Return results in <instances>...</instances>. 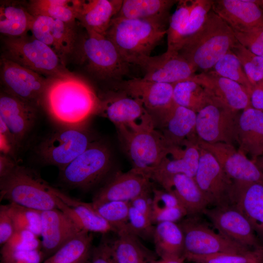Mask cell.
I'll list each match as a JSON object with an SVG mask.
<instances>
[{
    "label": "cell",
    "instance_id": "31",
    "mask_svg": "<svg viewBox=\"0 0 263 263\" xmlns=\"http://www.w3.org/2000/svg\"><path fill=\"white\" fill-rule=\"evenodd\" d=\"M178 1L123 0L119 12L114 17L148 20L168 27L170 9Z\"/></svg>",
    "mask_w": 263,
    "mask_h": 263
},
{
    "label": "cell",
    "instance_id": "40",
    "mask_svg": "<svg viewBox=\"0 0 263 263\" xmlns=\"http://www.w3.org/2000/svg\"><path fill=\"white\" fill-rule=\"evenodd\" d=\"M90 204L93 209L114 228L116 233L121 230L128 231L130 202L113 201Z\"/></svg>",
    "mask_w": 263,
    "mask_h": 263
},
{
    "label": "cell",
    "instance_id": "43",
    "mask_svg": "<svg viewBox=\"0 0 263 263\" xmlns=\"http://www.w3.org/2000/svg\"><path fill=\"white\" fill-rule=\"evenodd\" d=\"M9 212L15 230L30 231L41 236V211L13 203L9 204Z\"/></svg>",
    "mask_w": 263,
    "mask_h": 263
},
{
    "label": "cell",
    "instance_id": "55",
    "mask_svg": "<svg viewBox=\"0 0 263 263\" xmlns=\"http://www.w3.org/2000/svg\"><path fill=\"white\" fill-rule=\"evenodd\" d=\"M250 99L252 108L263 111V82L253 87L250 94Z\"/></svg>",
    "mask_w": 263,
    "mask_h": 263
},
{
    "label": "cell",
    "instance_id": "26",
    "mask_svg": "<svg viewBox=\"0 0 263 263\" xmlns=\"http://www.w3.org/2000/svg\"><path fill=\"white\" fill-rule=\"evenodd\" d=\"M233 202L263 239V184L233 181Z\"/></svg>",
    "mask_w": 263,
    "mask_h": 263
},
{
    "label": "cell",
    "instance_id": "15",
    "mask_svg": "<svg viewBox=\"0 0 263 263\" xmlns=\"http://www.w3.org/2000/svg\"><path fill=\"white\" fill-rule=\"evenodd\" d=\"M203 214L228 239L250 248L263 246L250 223L234 206L207 208Z\"/></svg>",
    "mask_w": 263,
    "mask_h": 263
},
{
    "label": "cell",
    "instance_id": "53",
    "mask_svg": "<svg viewBox=\"0 0 263 263\" xmlns=\"http://www.w3.org/2000/svg\"><path fill=\"white\" fill-rule=\"evenodd\" d=\"M91 263H117L110 242L103 240L93 248Z\"/></svg>",
    "mask_w": 263,
    "mask_h": 263
},
{
    "label": "cell",
    "instance_id": "32",
    "mask_svg": "<svg viewBox=\"0 0 263 263\" xmlns=\"http://www.w3.org/2000/svg\"><path fill=\"white\" fill-rule=\"evenodd\" d=\"M160 185L177 197L191 217L202 214L209 206L193 177L177 174Z\"/></svg>",
    "mask_w": 263,
    "mask_h": 263
},
{
    "label": "cell",
    "instance_id": "25",
    "mask_svg": "<svg viewBox=\"0 0 263 263\" xmlns=\"http://www.w3.org/2000/svg\"><path fill=\"white\" fill-rule=\"evenodd\" d=\"M212 10L235 31L263 27V11L253 0H213Z\"/></svg>",
    "mask_w": 263,
    "mask_h": 263
},
{
    "label": "cell",
    "instance_id": "27",
    "mask_svg": "<svg viewBox=\"0 0 263 263\" xmlns=\"http://www.w3.org/2000/svg\"><path fill=\"white\" fill-rule=\"evenodd\" d=\"M238 150L254 161L263 155V111L250 107L240 114L237 130Z\"/></svg>",
    "mask_w": 263,
    "mask_h": 263
},
{
    "label": "cell",
    "instance_id": "11",
    "mask_svg": "<svg viewBox=\"0 0 263 263\" xmlns=\"http://www.w3.org/2000/svg\"><path fill=\"white\" fill-rule=\"evenodd\" d=\"M178 225L184 236V258L192 255L242 253L253 248L216 233L194 217L184 219Z\"/></svg>",
    "mask_w": 263,
    "mask_h": 263
},
{
    "label": "cell",
    "instance_id": "37",
    "mask_svg": "<svg viewBox=\"0 0 263 263\" xmlns=\"http://www.w3.org/2000/svg\"><path fill=\"white\" fill-rule=\"evenodd\" d=\"M173 84V101L177 105L198 113L212 102L213 96L200 84L187 79Z\"/></svg>",
    "mask_w": 263,
    "mask_h": 263
},
{
    "label": "cell",
    "instance_id": "57",
    "mask_svg": "<svg viewBox=\"0 0 263 263\" xmlns=\"http://www.w3.org/2000/svg\"><path fill=\"white\" fill-rule=\"evenodd\" d=\"M184 258H167L154 260L150 263H185Z\"/></svg>",
    "mask_w": 263,
    "mask_h": 263
},
{
    "label": "cell",
    "instance_id": "52",
    "mask_svg": "<svg viewBox=\"0 0 263 263\" xmlns=\"http://www.w3.org/2000/svg\"><path fill=\"white\" fill-rule=\"evenodd\" d=\"M15 230L9 212V204L0 206V244L3 245L12 237Z\"/></svg>",
    "mask_w": 263,
    "mask_h": 263
},
{
    "label": "cell",
    "instance_id": "28",
    "mask_svg": "<svg viewBox=\"0 0 263 263\" xmlns=\"http://www.w3.org/2000/svg\"><path fill=\"white\" fill-rule=\"evenodd\" d=\"M123 0H82L76 20L86 32L105 36Z\"/></svg>",
    "mask_w": 263,
    "mask_h": 263
},
{
    "label": "cell",
    "instance_id": "5",
    "mask_svg": "<svg viewBox=\"0 0 263 263\" xmlns=\"http://www.w3.org/2000/svg\"><path fill=\"white\" fill-rule=\"evenodd\" d=\"M132 165V169L150 178L152 172L170 154L172 149L154 125L132 130H117Z\"/></svg>",
    "mask_w": 263,
    "mask_h": 263
},
{
    "label": "cell",
    "instance_id": "47",
    "mask_svg": "<svg viewBox=\"0 0 263 263\" xmlns=\"http://www.w3.org/2000/svg\"><path fill=\"white\" fill-rule=\"evenodd\" d=\"M154 227L150 218L130 204L127 225L129 232L138 237L152 239Z\"/></svg>",
    "mask_w": 263,
    "mask_h": 263
},
{
    "label": "cell",
    "instance_id": "46",
    "mask_svg": "<svg viewBox=\"0 0 263 263\" xmlns=\"http://www.w3.org/2000/svg\"><path fill=\"white\" fill-rule=\"evenodd\" d=\"M41 249V242L33 232L15 230L12 237L3 245L0 252Z\"/></svg>",
    "mask_w": 263,
    "mask_h": 263
},
{
    "label": "cell",
    "instance_id": "42",
    "mask_svg": "<svg viewBox=\"0 0 263 263\" xmlns=\"http://www.w3.org/2000/svg\"><path fill=\"white\" fill-rule=\"evenodd\" d=\"M212 70L219 75L241 84L250 94L254 86L249 79L240 60L231 50L216 63Z\"/></svg>",
    "mask_w": 263,
    "mask_h": 263
},
{
    "label": "cell",
    "instance_id": "4",
    "mask_svg": "<svg viewBox=\"0 0 263 263\" xmlns=\"http://www.w3.org/2000/svg\"><path fill=\"white\" fill-rule=\"evenodd\" d=\"M0 200L42 211L57 208V189L50 186L35 170L17 165L0 178Z\"/></svg>",
    "mask_w": 263,
    "mask_h": 263
},
{
    "label": "cell",
    "instance_id": "29",
    "mask_svg": "<svg viewBox=\"0 0 263 263\" xmlns=\"http://www.w3.org/2000/svg\"><path fill=\"white\" fill-rule=\"evenodd\" d=\"M56 204L58 209L85 231L103 234L109 232L116 233L114 228L93 209L90 203L77 200L59 190Z\"/></svg>",
    "mask_w": 263,
    "mask_h": 263
},
{
    "label": "cell",
    "instance_id": "7",
    "mask_svg": "<svg viewBox=\"0 0 263 263\" xmlns=\"http://www.w3.org/2000/svg\"><path fill=\"white\" fill-rule=\"evenodd\" d=\"M112 167V154L104 143L94 141L74 160L60 170L61 179L67 186L89 190L101 182Z\"/></svg>",
    "mask_w": 263,
    "mask_h": 263
},
{
    "label": "cell",
    "instance_id": "6",
    "mask_svg": "<svg viewBox=\"0 0 263 263\" xmlns=\"http://www.w3.org/2000/svg\"><path fill=\"white\" fill-rule=\"evenodd\" d=\"M1 56L41 75L51 76L68 71L51 47L32 36L5 37Z\"/></svg>",
    "mask_w": 263,
    "mask_h": 263
},
{
    "label": "cell",
    "instance_id": "1",
    "mask_svg": "<svg viewBox=\"0 0 263 263\" xmlns=\"http://www.w3.org/2000/svg\"><path fill=\"white\" fill-rule=\"evenodd\" d=\"M100 98L85 80L68 71L49 76L42 106L62 127H82L97 115Z\"/></svg>",
    "mask_w": 263,
    "mask_h": 263
},
{
    "label": "cell",
    "instance_id": "21",
    "mask_svg": "<svg viewBox=\"0 0 263 263\" xmlns=\"http://www.w3.org/2000/svg\"><path fill=\"white\" fill-rule=\"evenodd\" d=\"M151 180L146 176L131 169L118 172L109 178L93 197L92 203L108 201L130 202L152 190Z\"/></svg>",
    "mask_w": 263,
    "mask_h": 263
},
{
    "label": "cell",
    "instance_id": "48",
    "mask_svg": "<svg viewBox=\"0 0 263 263\" xmlns=\"http://www.w3.org/2000/svg\"><path fill=\"white\" fill-rule=\"evenodd\" d=\"M233 31L240 43L253 53L263 57V27L245 32Z\"/></svg>",
    "mask_w": 263,
    "mask_h": 263
},
{
    "label": "cell",
    "instance_id": "19",
    "mask_svg": "<svg viewBox=\"0 0 263 263\" xmlns=\"http://www.w3.org/2000/svg\"><path fill=\"white\" fill-rule=\"evenodd\" d=\"M135 65L142 69L143 78L169 84L187 79L197 70L178 53L167 51L159 56L144 57L137 61Z\"/></svg>",
    "mask_w": 263,
    "mask_h": 263
},
{
    "label": "cell",
    "instance_id": "59",
    "mask_svg": "<svg viewBox=\"0 0 263 263\" xmlns=\"http://www.w3.org/2000/svg\"><path fill=\"white\" fill-rule=\"evenodd\" d=\"M90 256V255L85 257L77 263H87Z\"/></svg>",
    "mask_w": 263,
    "mask_h": 263
},
{
    "label": "cell",
    "instance_id": "18",
    "mask_svg": "<svg viewBox=\"0 0 263 263\" xmlns=\"http://www.w3.org/2000/svg\"><path fill=\"white\" fill-rule=\"evenodd\" d=\"M35 18L30 30L32 36L51 47L65 65L76 47L75 23H66L43 15Z\"/></svg>",
    "mask_w": 263,
    "mask_h": 263
},
{
    "label": "cell",
    "instance_id": "34",
    "mask_svg": "<svg viewBox=\"0 0 263 263\" xmlns=\"http://www.w3.org/2000/svg\"><path fill=\"white\" fill-rule=\"evenodd\" d=\"M116 234V238L110 243L117 263H150L156 259L157 254L145 246L136 235L126 230Z\"/></svg>",
    "mask_w": 263,
    "mask_h": 263
},
{
    "label": "cell",
    "instance_id": "41",
    "mask_svg": "<svg viewBox=\"0 0 263 263\" xmlns=\"http://www.w3.org/2000/svg\"><path fill=\"white\" fill-rule=\"evenodd\" d=\"M185 259L194 263H263V246L242 253L192 255Z\"/></svg>",
    "mask_w": 263,
    "mask_h": 263
},
{
    "label": "cell",
    "instance_id": "16",
    "mask_svg": "<svg viewBox=\"0 0 263 263\" xmlns=\"http://www.w3.org/2000/svg\"><path fill=\"white\" fill-rule=\"evenodd\" d=\"M116 88L141 101L153 122L173 103L172 84L133 78L119 82Z\"/></svg>",
    "mask_w": 263,
    "mask_h": 263
},
{
    "label": "cell",
    "instance_id": "54",
    "mask_svg": "<svg viewBox=\"0 0 263 263\" xmlns=\"http://www.w3.org/2000/svg\"><path fill=\"white\" fill-rule=\"evenodd\" d=\"M130 204L150 218L152 210V197L150 196V192L138 196L130 202Z\"/></svg>",
    "mask_w": 263,
    "mask_h": 263
},
{
    "label": "cell",
    "instance_id": "20",
    "mask_svg": "<svg viewBox=\"0 0 263 263\" xmlns=\"http://www.w3.org/2000/svg\"><path fill=\"white\" fill-rule=\"evenodd\" d=\"M197 113L174 102L159 116L154 125L172 149L180 148L187 140H195Z\"/></svg>",
    "mask_w": 263,
    "mask_h": 263
},
{
    "label": "cell",
    "instance_id": "10",
    "mask_svg": "<svg viewBox=\"0 0 263 263\" xmlns=\"http://www.w3.org/2000/svg\"><path fill=\"white\" fill-rule=\"evenodd\" d=\"M81 49L87 67L97 77L119 79L128 72L129 64L105 36L86 32Z\"/></svg>",
    "mask_w": 263,
    "mask_h": 263
},
{
    "label": "cell",
    "instance_id": "14",
    "mask_svg": "<svg viewBox=\"0 0 263 263\" xmlns=\"http://www.w3.org/2000/svg\"><path fill=\"white\" fill-rule=\"evenodd\" d=\"M97 115L110 120L117 130H132L154 125L151 116L141 102L120 91L104 99L100 98Z\"/></svg>",
    "mask_w": 263,
    "mask_h": 263
},
{
    "label": "cell",
    "instance_id": "49",
    "mask_svg": "<svg viewBox=\"0 0 263 263\" xmlns=\"http://www.w3.org/2000/svg\"><path fill=\"white\" fill-rule=\"evenodd\" d=\"M1 263H41L44 257L41 249L0 252Z\"/></svg>",
    "mask_w": 263,
    "mask_h": 263
},
{
    "label": "cell",
    "instance_id": "56",
    "mask_svg": "<svg viewBox=\"0 0 263 263\" xmlns=\"http://www.w3.org/2000/svg\"><path fill=\"white\" fill-rule=\"evenodd\" d=\"M15 160L11 156L0 153V178L9 173L17 165Z\"/></svg>",
    "mask_w": 263,
    "mask_h": 263
},
{
    "label": "cell",
    "instance_id": "22",
    "mask_svg": "<svg viewBox=\"0 0 263 263\" xmlns=\"http://www.w3.org/2000/svg\"><path fill=\"white\" fill-rule=\"evenodd\" d=\"M41 250L45 260L71 239L85 231L58 208L41 211Z\"/></svg>",
    "mask_w": 263,
    "mask_h": 263
},
{
    "label": "cell",
    "instance_id": "36",
    "mask_svg": "<svg viewBox=\"0 0 263 263\" xmlns=\"http://www.w3.org/2000/svg\"><path fill=\"white\" fill-rule=\"evenodd\" d=\"M82 0H32L27 2L34 17L46 16L66 23H75Z\"/></svg>",
    "mask_w": 263,
    "mask_h": 263
},
{
    "label": "cell",
    "instance_id": "24",
    "mask_svg": "<svg viewBox=\"0 0 263 263\" xmlns=\"http://www.w3.org/2000/svg\"><path fill=\"white\" fill-rule=\"evenodd\" d=\"M188 79L201 85L214 97L234 110L252 107L250 94L244 87L212 70L194 74Z\"/></svg>",
    "mask_w": 263,
    "mask_h": 263
},
{
    "label": "cell",
    "instance_id": "17",
    "mask_svg": "<svg viewBox=\"0 0 263 263\" xmlns=\"http://www.w3.org/2000/svg\"><path fill=\"white\" fill-rule=\"evenodd\" d=\"M198 146L215 158L225 173L234 181L263 184V173L251 159L225 143H207L197 141Z\"/></svg>",
    "mask_w": 263,
    "mask_h": 263
},
{
    "label": "cell",
    "instance_id": "58",
    "mask_svg": "<svg viewBox=\"0 0 263 263\" xmlns=\"http://www.w3.org/2000/svg\"><path fill=\"white\" fill-rule=\"evenodd\" d=\"M254 162L263 173V156L257 159Z\"/></svg>",
    "mask_w": 263,
    "mask_h": 263
},
{
    "label": "cell",
    "instance_id": "13",
    "mask_svg": "<svg viewBox=\"0 0 263 263\" xmlns=\"http://www.w3.org/2000/svg\"><path fill=\"white\" fill-rule=\"evenodd\" d=\"M199 148L198 167L194 179L209 205L213 207L233 205V181L212 154Z\"/></svg>",
    "mask_w": 263,
    "mask_h": 263
},
{
    "label": "cell",
    "instance_id": "60",
    "mask_svg": "<svg viewBox=\"0 0 263 263\" xmlns=\"http://www.w3.org/2000/svg\"><path fill=\"white\" fill-rule=\"evenodd\" d=\"M263 11V6H259Z\"/></svg>",
    "mask_w": 263,
    "mask_h": 263
},
{
    "label": "cell",
    "instance_id": "2",
    "mask_svg": "<svg viewBox=\"0 0 263 263\" xmlns=\"http://www.w3.org/2000/svg\"><path fill=\"white\" fill-rule=\"evenodd\" d=\"M236 41L231 28L211 9L201 27L183 43L178 53L197 70L207 71Z\"/></svg>",
    "mask_w": 263,
    "mask_h": 263
},
{
    "label": "cell",
    "instance_id": "35",
    "mask_svg": "<svg viewBox=\"0 0 263 263\" xmlns=\"http://www.w3.org/2000/svg\"><path fill=\"white\" fill-rule=\"evenodd\" d=\"M152 239L155 253L161 258H184V233L176 223L166 222L156 225Z\"/></svg>",
    "mask_w": 263,
    "mask_h": 263
},
{
    "label": "cell",
    "instance_id": "3",
    "mask_svg": "<svg viewBox=\"0 0 263 263\" xmlns=\"http://www.w3.org/2000/svg\"><path fill=\"white\" fill-rule=\"evenodd\" d=\"M168 27L148 20L114 17L105 37L129 64L150 56L167 34Z\"/></svg>",
    "mask_w": 263,
    "mask_h": 263
},
{
    "label": "cell",
    "instance_id": "8",
    "mask_svg": "<svg viewBox=\"0 0 263 263\" xmlns=\"http://www.w3.org/2000/svg\"><path fill=\"white\" fill-rule=\"evenodd\" d=\"M95 141L82 127H62L47 136L38 145L37 153L45 164L60 170Z\"/></svg>",
    "mask_w": 263,
    "mask_h": 263
},
{
    "label": "cell",
    "instance_id": "23",
    "mask_svg": "<svg viewBox=\"0 0 263 263\" xmlns=\"http://www.w3.org/2000/svg\"><path fill=\"white\" fill-rule=\"evenodd\" d=\"M39 108L1 91L0 120L7 127L20 147L33 129Z\"/></svg>",
    "mask_w": 263,
    "mask_h": 263
},
{
    "label": "cell",
    "instance_id": "12",
    "mask_svg": "<svg viewBox=\"0 0 263 263\" xmlns=\"http://www.w3.org/2000/svg\"><path fill=\"white\" fill-rule=\"evenodd\" d=\"M0 82L3 91L38 108L42 106L48 78L1 56Z\"/></svg>",
    "mask_w": 263,
    "mask_h": 263
},
{
    "label": "cell",
    "instance_id": "51",
    "mask_svg": "<svg viewBox=\"0 0 263 263\" xmlns=\"http://www.w3.org/2000/svg\"><path fill=\"white\" fill-rule=\"evenodd\" d=\"M152 193V209L175 207H184L174 194L165 189L160 190L153 188Z\"/></svg>",
    "mask_w": 263,
    "mask_h": 263
},
{
    "label": "cell",
    "instance_id": "50",
    "mask_svg": "<svg viewBox=\"0 0 263 263\" xmlns=\"http://www.w3.org/2000/svg\"><path fill=\"white\" fill-rule=\"evenodd\" d=\"M186 215H188V213L183 207L153 209L150 219L153 225H157L166 222L176 223Z\"/></svg>",
    "mask_w": 263,
    "mask_h": 263
},
{
    "label": "cell",
    "instance_id": "33",
    "mask_svg": "<svg viewBox=\"0 0 263 263\" xmlns=\"http://www.w3.org/2000/svg\"><path fill=\"white\" fill-rule=\"evenodd\" d=\"M35 19L29 11L27 3L0 1V33L4 37L16 38L27 35Z\"/></svg>",
    "mask_w": 263,
    "mask_h": 263
},
{
    "label": "cell",
    "instance_id": "38",
    "mask_svg": "<svg viewBox=\"0 0 263 263\" xmlns=\"http://www.w3.org/2000/svg\"><path fill=\"white\" fill-rule=\"evenodd\" d=\"M93 235L83 231L71 239L42 263H77L90 255Z\"/></svg>",
    "mask_w": 263,
    "mask_h": 263
},
{
    "label": "cell",
    "instance_id": "45",
    "mask_svg": "<svg viewBox=\"0 0 263 263\" xmlns=\"http://www.w3.org/2000/svg\"><path fill=\"white\" fill-rule=\"evenodd\" d=\"M213 0H194L188 21L183 33L180 48L186 40L201 27L212 9Z\"/></svg>",
    "mask_w": 263,
    "mask_h": 263
},
{
    "label": "cell",
    "instance_id": "39",
    "mask_svg": "<svg viewBox=\"0 0 263 263\" xmlns=\"http://www.w3.org/2000/svg\"><path fill=\"white\" fill-rule=\"evenodd\" d=\"M194 0H180L175 12L171 15L167 31V50L178 53L181 44L183 31L188 21Z\"/></svg>",
    "mask_w": 263,
    "mask_h": 263
},
{
    "label": "cell",
    "instance_id": "44",
    "mask_svg": "<svg viewBox=\"0 0 263 263\" xmlns=\"http://www.w3.org/2000/svg\"><path fill=\"white\" fill-rule=\"evenodd\" d=\"M231 50L240 60L254 87L263 82V57L253 53L237 40Z\"/></svg>",
    "mask_w": 263,
    "mask_h": 263
},
{
    "label": "cell",
    "instance_id": "9",
    "mask_svg": "<svg viewBox=\"0 0 263 263\" xmlns=\"http://www.w3.org/2000/svg\"><path fill=\"white\" fill-rule=\"evenodd\" d=\"M240 114L213 97V100L196 114L197 140L207 143L237 142Z\"/></svg>",
    "mask_w": 263,
    "mask_h": 263
},
{
    "label": "cell",
    "instance_id": "30",
    "mask_svg": "<svg viewBox=\"0 0 263 263\" xmlns=\"http://www.w3.org/2000/svg\"><path fill=\"white\" fill-rule=\"evenodd\" d=\"M173 159L167 157L152 172L150 179L161 185L177 174L194 178L198 167L200 148L196 141L187 140Z\"/></svg>",
    "mask_w": 263,
    "mask_h": 263
}]
</instances>
